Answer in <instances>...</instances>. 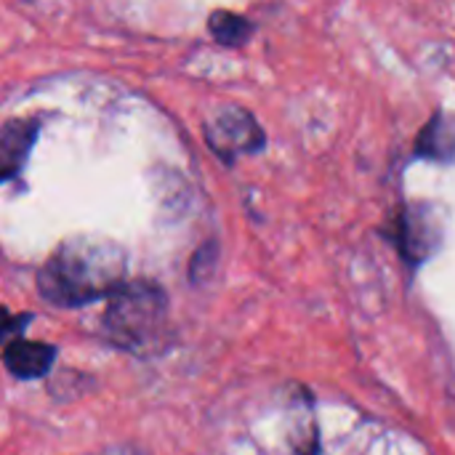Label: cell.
Masks as SVG:
<instances>
[{"instance_id": "6da1fadb", "label": "cell", "mask_w": 455, "mask_h": 455, "mask_svg": "<svg viewBox=\"0 0 455 455\" xmlns=\"http://www.w3.org/2000/svg\"><path fill=\"white\" fill-rule=\"evenodd\" d=\"M125 285V253L107 237L64 240L37 272V291L56 307H83Z\"/></svg>"}, {"instance_id": "7a4b0ae2", "label": "cell", "mask_w": 455, "mask_h": 455, "mask_svg": "<svg viewBox=\"0 0 455 455\" xmlns=\"http://www.w3.org/2000/svg\"><path fill=\"white\" fill-rule=\"evenodd\" d=\"M104 336L123 352L147 355L163 344L168 325V299L155 283L120 285L104 312Z\"/></svg>"}, {"instance_id": "3957f363", "label": "cell", "mask_w": 455, "mask_h": 455, "mask_svg": "<svg viewBox=\"0 0 455 455\" xmlns=\"http://www.w3.org/2000/svg\"><path fill=\"white\" fill-rule=\"evenodd\" d=\"M205 136H208V144L213 147V152L221 155L224 160H235L243 152H256L264 144V133L256 125V120L237 107L221 109L208 123Z\"/></svg>"}, {"instance_id": "277c9868", "label": "cell", "mask_w": 455, "mask_h": 455, "mask_svg": "<svg viewBox=\"0 0 455 455\" xmlns=\"http://www.w3.org/2000/svg\"><path fill=\"white\" fill-rule=\"evenodd\" d=\"M37 120H8L0 128V184L21 173L37 139Z\"/></svg>"}, {"instance_id": "5b68a950", "label": "cell", "mask_w": 455, "mask_h": 455, "mask_svg": "<svg viewBox=\"0 0 455 455\" xmlns=\"http://www.w3.org/2000/svg\"><path fill=\"white\" fill-rule=\"evenodd\" d=\"M56 360V349L51 344H40V341H24L16 339L5 347L3 352V363L5 368L16 376V379H40L51 371Z\"/></svg>"}, {"instance_id": "8992f818", "label": "cell", "mask_w": 455, "mask_h": 455, "mask_svg": "<svg viewBox=\"0 0 455 455\" xmlns=\"http://www.w3.org/2000/svg\"><path fill=\"white\" fill-rule=\"evenodd\" d=\"M208 29L211 35L221 43V45H243L251 32H253V24L237 13H229V11H213L211 19H208Z\"/></svg>"}, {"instance_id": "52a82bcc", "label": "cell", "mask_w": 455, "mask_h": 455, "mask_svg": "<svg viewBox=\"0 0 455 455\" xmlns=\"http://www.w3.org/2000/svg\"><path fill=\"white\" fill-rule=\"evenodd\" d=\"M29 320H32V315H11L8 309L0 307V344H5L8 339L19 336Z\"/></svg>"}, {"instance_id": "ba28073f", "label": "cell", "mask_w": 455, "mask_h": 455, "mask_svg": "<svg viewBox=\"0 0 455 455\" xmlns=\"http://www.w3.org/2000/svg\"><path fill=\"white\" fill-rule=\"evenodd\" d=\"M107 455H112V453H107Z\"/></svg>"}]
</instances>
